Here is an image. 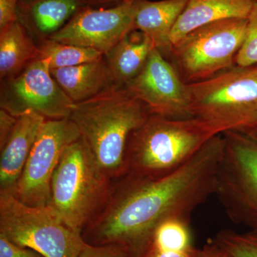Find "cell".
<instances>
[{
	"label": "cell",
	"mask_w": 257,
	"mask_h": 257,
	"mask_svg": "<svg viewBox=\"0 0 257 257\" xmlns=\"http://www.w3.org/2000/svg\"><path fill=\"white\" fill-rule=\"evenodd\" d=\"M28 30L19 20L0 29L2 80L18 75L38 58L40 47L35 45Z\"/></svg>",
	"instance_id": "obj_19"
},
{
	"label": "cell",
	"mask_w": 257,
	"mask_h": 257,
	"mask_svg": "<svg viewBox=\"0 0 257 257\" xmlns=\"http://www.w3.org/2000/svg\"><path fill=\"white\" fill-rule=\"evenodd\" d=\"M82 8V0H20L18 20L27 29H33L47 38Z\"/></svg>",
	"instance_id": "obj_17"
},
{
	"label": "cell",
	"mask_w": 257,
	"mask_h": 257,
	"mask_svg": "<svg viewBox=\"0 0 257 257\" xmlns=\"http://www.w3.org/2000/svg\"><path fill=\"white\" fill-rule=\"evenodd\" d=\"M215 192L231 221L257 231V124L222 134Z\"/></svg>",
	"instance_id": "obj_5"
},
{
	"label": "cell",
	"mask_w": 257,
	"mask_h": 257,
	"mask_svg": "<svg viewBox=\"0 0 257 257\" xmlns=\"http://www.w3.org/2000/svg\"><path fill=\"white\" fill-rule=\"evenodd\" d=\"M151 113L125 87L74 103L69 119L92 150L101 169L113 181L126 173L125 156L132 134Z\"/></svg>",
	"instance_id": "obj_2"
},
{
	"label": "cell",
	"mask_w": 257,
	"mask_h": 257,
	"mask_svg": "<svg viewBox=\"0 0 257 257\" xmlns=\"http://www.w3.org/2000/svg\"><path fill=\"white\" fill-rule=\"evenodd\" d=\"M187 87L192 117L227 130L257 124V66H234Z\"/></svg>",
	"instance_id": "obj_6"
},
{
	"label": "cell",
	"mask_w": 257,
	"mask_h": 257,
	"mask_svg": "<svg viewBox=\"0 0 257 257\" xmlns=\"http://www.w3.org/2000/svg\"><path fill=\"white\" fill-rule=\"evenodd\" d=\"M215 240L234 257H257V231L239 234L231 230H223Z\"/></svg>",
	"instance_id": "obj_22"
},
{
	"label": "cell",
	"mask_w": 257,
	"mask_h": 257,
	"mask_svg": "<svg viewBox=\"0 0 257 257\" xmlns=\"http://www.w3.org/2000/svg\"><path fill=\"white\" fill-rule=\"evenodd\" d=\"M247 19L219 20L189 32L172 47V59L186 84L202 82L234 67Z\"/></svg>",
	"instance_id": "obj_7"
},
{
	"label": "cell",
	"mask_w": 257,
	"mask_h": 257,
	"mask_svg": "<svg viewBox=\"0 0 257 257\" xmlns=\"http://www.w3.org/2000/svg\"><path fill=\"white\" fill-rule=\"evenodd\" d=\"M257 0H188L172 33V47L196 29L226 19H247Z\"/></svg>",
	"instance_id": "obj_16"
},
{
	"label": "cell",
	"mask_w": 257,
	"mask_h": 257,
	"mask_svg": "<svg viewBox=\"0 0 257 257\" xmlns=\"http://www.w3.org/2000/svg\"><path fill=\"white\" fill-rule=\"evenodd\" d=\"M0 257H45L31 248L21 247L0 236Z\"/></svg>",
	"instance_id": "obj_25"
},
{
	"label": "cell",
	"mask_w": 257,
	"mask_h": 257,
	"mask_svg": "<svg viewBox=\"0 0 257 257\" xmlns=\"http://www.w3.org/2000/svg\"><path fill=\"white\" fill-rule=\"evenodd\" d=\"M79 257H128L126 250L118 245L86 244Z\"/></svg>",
	"instance_id": "obj_24"
},
{
	"label": "cell",
	"mask_w": 257,
	"mask_h": 257,
	"mask_svg": "<svg viewBox=\"0 0 257 257\" xmlns=\"http://www.w3.org/2000/svg\"><path fill=\"white\" fill-rule=\"evenodd\" d=\"M2 83L0 107L15 116L35 111L46 119L69 118L74 103L52 77L48 65L37 59L18 75Z\"/></svg>",
	"instance_id": "obj_10"
},
{
	"label": "cell",
	"mask_w": 257,
	"mask_h": 257,
	"mask_svg": "<svg viewBox=\"0 0 257 257\" xmlns=\"http://www.w3.org/2000/svg\"><path fill=\"white\" fill-rule=\"evenodd\" d=\"M226 130L199 118L172 119L150 114L128 140L124 175L165 177L187 163L211 139Z\"/></svg>",
	"instance_id": "obj_3"
},
{
	"label": "cell",
	"mask_w": 257,
	"mask_h": 257,
	"mask_svg": "<svg viewBox=\"0 0 257 257\" xmlns=\"http://www.w3.org/2000/svg\"><path fill=\"white\" fill-rule=\"evenodd\" d=\"M45 121L35 111L18 116L11 135L0 148V194L15 196L27 161Z\"/></svg>",
	"instance_id": "obj_13"
},
{
	"label": "cell",
	"mask_w": 257,
	"mask_h": 257,
	"mask_svg": "<svg viewBox=\"0 0 257 257\" xmlns=\"http://www.w3.org/2000/svg\"><path fill=\"white\" fill-rule=\"evenodd\" d=\"M188 0H135V30L146 34L166 58L172 57L171 33Z\"/></svg>",
	"instance_id": "obj_14"
},
{
	"label": "cell",
	"mask_w": 257,
	"mask_h": 257,
	"mask_svg": "<svg viewBox=\"0 0 257 257\" xmlns=\"http://www.w3.org/2000/svg\"><path fill=\"white\" fill-rule=\"evenodd\" d=\"M20 0H0V29L18 20Z\"/></svg>",
	"instance_id": "obj_26"
},
{
	"label": "cell",
	"mask_w": 257,
	"mask_h": 257,
	"mask_svg": "<svg viewBox=\"0 0 257 257\" xmlns=\"http://www.w3.org/2000/svg\"><path fill=\"white\" fill-rule=\"evenodd\" d=\"M135 0L108 7H84L65 25L47 39L92 48L105 56L135 30Z\"/></svg>",
	"instance_id": "obj_11"
},
{
	"label": "cell",
	"mask_w": 257,
	"mask_h": 257,
	"mask_svg": "<svg viewBox=\"0 0 257 257\" xmlns=\"http://www.w3.org/2000/svg\"><path fill=\"white\" fill-rule=\"evenodd\" d=\"M80 137L78 128L69 118L46 119L32 147L15 197L30 207L47 206L51 182L61 157Z\"/></svg>",
	"instance_id": "obj_9"
},
{
	"label": "cell",
	"mask_w": 257,
	"mask_h": 257,
	"mask_svg": "<svg viewBox=\"0 0 257 257\" xmlns=\"http://www.w3.org/2000/svg\"><path fill=\"white\" fill-rule=\"evenodd\" d=\"M18 121V116L0 109V148L4 146Z\"/></svg>",
	"instance_id": "obj_27"
},
{
	"label": "cell",
	"mask_w": 257,
	"mask_h": 257,
	"mask_svg": "<svg viewBox=\"0 0 257 257\" xmlns=\"http://www.w3.org/2000/svg\"><path fill=\"white\" fill-rule=\"evenodd\" d=\"M40 47L38 58L51 69L67 68L102 60L104 56L87 47L59 43L46 39Z\"/></svg>",
	"instance_id": "obj_21"
},
{
	"label": "cell",
	"mask_w": 257,
	"mask_h": 257,
	"mask_svg": "<svg viewBox=\"0 0 257 257\" xmlns=\"http://www.w3.org/2000/svg\"><path fill=\"white\" fill-rule=\"evenodd\" d=\"M135 0H82L84 7H92V8H106L115 6V5L130 3Z\"/></svg>",
	"instance_id": "obj_29"
},
{
	"label": "cell",
	"mask_w": 257,
	"mask_h": 257,
	"mask_svg": "<svg viewBox=\"0 0 257 257\" xmlns=\"http://www.w3.org/2000/svg\"><path fill=\"white\" fill-rule=\"evenodd\" d=\"M155 47L146 34L135 30L104 56L119 87H125L141 72Z\"/></svg>",
	"instance_id": "obj_18"
},
{
	"label": "cell",
	"mask_w": 257,
	"mask_h": 257,
	"mask_svg": "<svg viewBox=\"0 0 257 257\" xmlns=\"http://www.w3.org/2000/svg\"><path fill=\"white\" fill-rule=\"evenodd\" d=\"M113 187L114 181L80 137L61 157L51 182L47 207L69 228L82 234L105 207Z\"/></svg>",
	"instance_id": "obj_4"
},
{
	"label": "cell",
	"mask_w": 257,
	"mask_h": 257,
	"mask_svg": "<svg viewBox=\"0 0 257 257\" xmlns=\"http://www.w3.org/2000/svg\"><path fill=\"white\" fill-rule=\"evenodd\" d=\"M189 219L171 218L154 231L143 257H197Z\"/></svg>",
	"instance_id": "obj_20"
},
{
	"label": "cell",
	"mask_w": 257,
	"mask_h": 257,
	"mask_svg": "<svg viewBox=\"0 0 257 257\" xmlns=\"http://www.w3.org/2000/svg\"><path fill=\"white\" fill-rule=\"evenodd\" d=\"M51 74L74 103L82 102L119 87L105 59L67 67L51 69Z\"/></svg>",
	"instance_id": "obj_15"
},
{
	"label": "cell",
	"mask_w": 257,
	"mask_h": 257,
	"mask_svg": "<svg viewBox=\"0 0 257 257\" xmlns=\"http://www.w3.org/2000/svg\"><path fill=\"white\" fill-rule=\"evenodd\" d=\"M0 236L45 257H79L87 243L47 206L30 207L0 194Z\"/></svg>",
	"instance_id": "obj_8"
},
{
	"label": "cell",
	"mask_w": 257,
	"mask_h": 257,
	"mask_svg": "<svg viewBox=\"0 0 257 257\" xmlns=\"http://www.w3.org/2000/svg\"><path fill=\"white\" fill-rule=\"evenodd\" d=\"M223 148L219 135L165 177L126 175L114 181L107 204L83 230V239L93 246L118 245L128 257H143L160 223L171 218L189 219L214 194Z\"/></svg>",
	"instance_id": "obj_1"
},
{
	"label": "cell",
	"mask_w": 257,
	"mask_h": 257,
	"mask_svg": "<svg viewBox=\"0 0 257 257\" xmlns=\"http://www.w3.org/2000/svg\"><path fill=\"white\" fill-rule=\"evenodd\" d=\"M236 64L243 67L257 66V2L248 15L246 36L236 56Z\"/></svg>",
	"instance_id": "obj_23"
},
{
	"label": "cell",
	"mask_w": 257,
	"mask_h": 257,
	"mask_svg": "<svg viewBox=\"0 0 257 257\" xmlns=\"http://www.w3.org/2000/svg\"><path fill=\"white\" fill-rule=\"evenodd\" d=\"M125 87L146 104L151 114L172 119L192 117L187 84L156 47L141 72Z\"/></svg>",
	"instance_id": "obj_12"
},
{
	"label": "cell",
	"mask_w": 257,
	"mask_h": 257,
	"mask_svg": "<svg viewBox=\"0 0 257 257\" xmlns=\"http://www.w3.org/2000/svg\"><path fill=\"white\" fill-rule=\"evenodd\" d=\"M197 257H234L226 248L215 239L206 243L202 248H199Z\"/></svg>",
	"instance_id": "obj_28"
}]
</instances>
